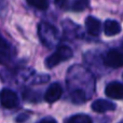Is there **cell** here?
<instances>
[{"mask_svg": "<svg viewBox=\"0 0 123 123\" xmlns=\"http://www.w3.org/2000/svg\"><path fill=\"white\" fill-rule=\"evenodd\" d=\"M104 64L110 68H120L123 64L122 52L118 49L109 50L104 57Z\"/></svg>", "mask_w": 123, "mask_h": 123, "instance_id": "5b68a950", "label": "cell"}, {"mask_svg": "<svg viewBox=\"0 0 123 123\" xmlns=\"http://www.w3.org/2000/svg\"><path fill=\"white\" fill-rule=\"evenodd\" d=\"M72 55H74L72 50L69 47H67V45L58 47L54 53H52L51 55L47 57V60H45V66L48 68H53L55 66H57L58 64H61L62 62L69 60L70 57H72Z\"/></svg>", "mask_w": 123, "mask_h": 123, "instance_id": "3957f363", "label": "cell"}, {"mask_svg": "<svg viewBox=\"0 0 123 123\" xmlns=\"http://www.w3.org/2000/svg\"><path fill=\"white\" fill-rule=\"evenodd\" d=\"M14 49L12 48V45L10 44V42L4 39V37L1 35L0 32V60L3 62H6V60L11 57L14 54Z\"/></svg>", "mask_w": 123, "mask_h": 123, "instance_id": "9c48e42d", "label": "cell"}, {"mask_svg": "<svg viewBox=\"0 0 123 123\" xmlns=\"http://www.w3.org/2000/svg\"><path fill=\"white\" fill-rule=\"evenodd\" d=\"M0 104L2 107L12 109L18 106V96L10 89H3L0 92Z\"/></svg>", "mask_w": 123, "mask_h": 123, "instance_id": "277c9868", "label": "cell"}, {"mask_svg": "<svg viewBox=\"0 0 123 123\" xmlns=\"http://www.w3.org/2000/svg\"><path fill=\"white\" fill-rule=\"evenodd\" d=\"M117 106L116 104L109 102L106 99H97L92 104V109L95 112H99V113H104L107 111H111V110H116Z\"/></svg>", "mask_w": 123, "mask_h": 123, "instance_id": "30bf717a", "label": "cell"}, {"mask_svg": "<svg viewBox=\"0 0 123 123\" xmlns=\"http://www.w3.org/2000/svg\"><path fill=\"white\" fill-rule=\"evenodd\" d=\"M120 123H122V122H120Z\"/></svg>", "mask_w": 123, "mask_h": 123, "instance_id": "e0dca14e", "label": "cell"}, {"mask_svg": "<svg viewBox=\"0 0 123 123\" xmlns=\"http://www.w3.org/2000/svg\"><path fill=\"white\" fill-rule=\"evenodd\" d=\"M38 123H57V122H56L54 119H52V118H47V119H42Z\"/></svg>", "mask_w": 123, "mask_h": 123, "instance_id": "2e32d148", "label": "cell"}, {"mask_svg": "<svg viewBox=\"0 0 123 123\" xmlns=\"http://www.w3.org/2000/svg\"><path fill=\"white\" fill-rule=\"evenodd\" d=\"M37 95H38V93H36V92H32V91H30V90H28V91L24 92L23 97H24V99H26V100H30V102H37V100H39V97Z\"/></svg>", "mask_w": 123, "mask_h": 123, "instance_id": "9a60e30c", "label": "cell"}, {"mask_svg": "<svg viewBox=\"0 0 123 123\" xmlns=\"http://www.w3.org/2000/svg\"><path fill=\"white\" fill-rule=\"evenodd\" d=\"M58 6H61L64 10H71V11H83L87 6H89V1L85 0H76V1H56L55 2Z\"/></svg>", "mask_w": 123, "mask_h": 123, "instance_id": "8992f818", "label": "cell"}, {"mask_svg": "<svg viewBox=\"0 0 123 123\" xmlns=\"http://www.w3.org/2000/svg\"><path fill=\"white\" fill-rule=\"evenodd\" d=\"M104 31L106 36H116L121 32V25L119 22L113 19H107L104 25Z\"/></svg>", "mask_w": 123, "mask_h": 123, "instance_id": "7c38bea8", "label": "cell"}, {"mask_svg": "<svg viewBox=\"0 0 123 123\" xmlns=\"http://www.w3.org/2000/svg\"><path fill=\"white\" fill-rule=\"evenodd\" d=\"M85 28L86 31L92 36H98L102 30V24L100 21L95 18L94 16H89L85 19Z\"/></svg>", "mask_w": 123, "mask_h": 123, "instance_id": "8fae6325", "label": "cell"}, {"mask_svg": "<svg viewBox=\"0 0 123 123\" xmlns=\"http://www.w3.org/2000/svg\"><path fill=\"white\" fill-rule=\"evenodd\" d=\"M27 3L39 10H47L49 6V2L47 0H28Z\"/></svg>", "mask_w": 123, "mask_h": 123, "instance_id": "5bb4252c", "label": "cell"}, {"mask_svg": "<svg viewBox=\"0 0 123 123\" xmlns=\"http://www.w3.org/2000/svg\"><path fill=\"white\" fill-rule=\"evenodd\" d=\"M66 123H92V120L86 115H74L69 118Z\"/></svg>", "mask_w": 123, "mask_h": 123, "instance_id": "4fadbf2b", "label": "cell"}, {"mask_svg": "<svg viewBox=\"0 0 123 123\" xmlns=\"http://www.w3.org/2000/svg\"><path fill=\"white\" fill-rule=\"evenodd\" d=\"M38 34L41 42L47 48H53L60 41V32L53 25L41 22L38 26Z\"/></svg>", "mask_w": 123, "mask_h": 123, "instance_id": "7a4b0ae2", "label": "cell"}, {"mask_svg": "<svg viewBox=\"0 0 123 123\" xmlns=\"http://www.w3.org/2000/svg\"><path fill=\"white\" fill-rule=\"evenodd\" d=\"M105 94L110 98L121 99L122 96H123L121 82H119V81H113V82L108 83L106 89H105Z\"/></svg>", "mask_w": 123, "mask_h": 123, "instance_id": "ba28073f", "label": "cell"}, {"mask_svg": "<svg viewBox=\"0 0 123 123\" xmlns=\"http://www.w3.org/2000/svg\"><path fill=\"white\" fill-rule=\"evenodd\" d=\"M62 94H63V89H62L61 84L55 82L50 85L45 91L44 99L48 103H55L62 97Z\"/></svg>", "mask_w": 123, "mask_h": 123, "instance_id": "52a82bcc", "label": "cell"}, {"mask_svg": "<svg viewBox=\"0 0 123 123\" xmlns=\"http://www.w3.org/2000/svg\"><path fill=\"white\" fill-rule=\"evenodd\" d=\"M67 83H68V89L70 92H84L87 89H91V91L94 90V79L91 76L89 71L82 66H74L70 67L68 70L67 74ZM87 95V94H86ZM90 98V96L87 95Z\"/></svg>", "mask_w": 123, "mask_h": 123, "instance_id": "6da1fadb", "label": "cell"}]
</instances>
